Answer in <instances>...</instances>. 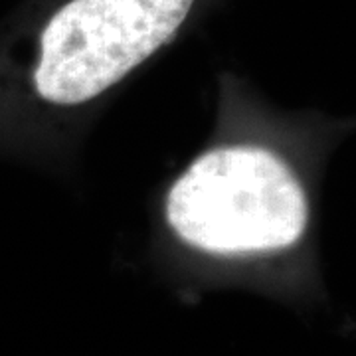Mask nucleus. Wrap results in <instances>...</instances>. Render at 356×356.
Segmentation results:
<instances>
[{"label": "nucleus", "mask_w": 356, "mask_h": 356, "mask_svg": "<svg viewBox=\"0 0 356 356\" xmlns=\"http://www.w3.org/2000/svg\"><path fill=\"white\" fill-rule=\"evenodd\" d=\"M194 0H72L40 38L34 83L56 105L97 97L163 48Z\"/></svg>", "instance_id": "2"}, {"label": "nucleus", "mask_w": 356, "mask_h": 356, "mask_svg": "<svg viewBox=\"0 0 356 356\" xmlns=\"http://www.w3.org/2000/svg\"><path fill=\"white\" fill-rule=\"evenodd\" d=\"M166 218L178 236L212 254H257L297 243L309 204L291 168L259 147L198 156L172 184Z\"/></svg>", "instance_id": "1"}]
</instances>
